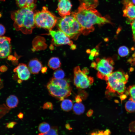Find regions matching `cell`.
<instances>
[{"instance_id": "1", "label": "cell", "mask_w": 135, "mask_h": 135, "mask_svg": "<svg viewBox=\"0 0 135 135\" xmlns=\"http://www.w3.org/2000/svg\"><path fill=\"white\" fill-rule=\"evenodd\" d=\"M81 4L77 10L72 13L83 28L82 34L87 35L94 30L95 24H103L110 22L107 18L103 16L95 8Z\"/></svg>"}, {"instance_id": "2", "label": "cell", "mask_w": 135, "mask_h": 135, "mask_svg": "<svg viewBox=\"0 0 135 135\" xmlns=\"http://www.w3.org/2000/svg\"><path fill=\"white\" fill-rule=\"evenodd\" d=\"M35 3L28 7L22 8L12 12L11 18L14 21V26L17 31L24 34H31L36 27L34 20Z\"/></svg>"}, {"instance_id": "3", "label": "cell", "mask_w": 135, "mask_h": 135, "mask_svg": "<svg viewBox=\"0 0 135 135\" xmlns=\"http://www.w3.org/2000/svg\"><path fill=\"white\" fill-rule=\"evenodd\" d=\"M128 78V74L123 71L119 70L112 72L105 79L107 84V90L110 92L122 94L126 91V84Z\"/></svg>"}, {"instance_id": "4", "label": "cell", "mask_w": 135, "mask_h": 135, "mask_svg": "<svg viewBox=\"0 0 135 135\" xmlns=\"http://www.w3.org/2000/svg\"><path fill=\"white\" fill-rule=\"evenodd\" d=\"M57 22L59 30L70 38L76 39L82 34L83 30L82 26L72 15L62 17Z\"/></svg>"}, {"instance_id": "5", "label": "cell", "mask_w": 135, "mask_h": 135, "mask_svg": "<svg viewBox=\"0 0 135 135\" xmlns=\"http://www.w3.org/2000/svg\"><path fill=\"white\" fill-rule=\"evenodd\" d=\"M46 88L51 96L62 101L71 94L69 84L64 79L51 78L47 84Z\"/></svg>"}, {"instance_id": "6", "label": "cell", "mask_w": 135, "mask_h": 135, "mask_svg": "<svg viewBox=\"0 0 135 135\" xmlns=\"http://www.w3.org/2000/svg\"><path fill=\"white\" fill-rule=\"evenodd\" d=\"M34 20L36 26L50 30L56 24L58 18L47 7L44 6L40 11L35 12Z\"/></svg>"}, {"instance_id": "7", "label": "cell", "mask_w": 135, "mask_h": 135, "mask_svg": "<svg viewBox=\"0 0 135 135\" xmlns=\"http://www.w3.org/2000/svg\"><path fill=\"white\" fill-rule=\"evenodd\" d=\"M96 63L94 62L93 68L98 71L97 76L99 78L105 80L106 77L111 74L114 69V62L111 58L96 59Z\"/></svg>"}, {"instance_id": "8", "label": "cell", "mask_w": 135, "mask_h": 135, "mask_svg": "<svg viewBox=\"0 0 135 135\" xmlns=\"http://www.w3.org/2000/svg\"><path fill=\"white\" fill-rule=\"evenodd\" d=\"M74 83L77 88H87L93 83V78L86 75L84 70L82 71L80 70L79 66H77L74 68Z\"/></svg>"}, {"instance_id": "9", "label": "cell", "mask_w": 135, "mask_h": 135, "mask_svg": "<svg viewBox=\"0 0 135 135\" xmlns=\"http://www.w3.org/2000/svg\"><path fill=\"white\" fill-rule=\"evenodd\" d=\"M50 34L51 36L54 44L56 46L68 44L72 45V42L64 33L59 30H49Z\"/></svg>"}, {"instance_id": "10", "label": "cell", "mask_w": 135, "mask_h": 135, "mask_svg": "<svg viewBox=\"0 0 135 135\" xmlns=\"http://www.w3.org/2000/svg\"><path fill=\"white\" fill-rule=\"evenodd\" d=\"M10 38L5 36H0V58H6L11 51Z\"/></svg>"}, {"instance_id": "11", "label": "cell", "mask_w": 135, "mask_h": 135, "mask_svg": "<svg viewBox=\"0 0 135 135\" xmlns=\"http://www.w3.org/2000/svg\"><path fill=\"white\" fill-rule=\"evenodd\" d=\"M14 72L17 74L19 79L22 81L27 80L30 77V72L28 67L25 64H19L14 70Z\"/></svg>"}, {"instance_id": "12", "label": "cell", "mask_w": 135, "mask_h": 135, "mask_svg": "<svg viewBox=\"0 0 135 135\" xmlns=\"http://www.w3.org/2000/svg\"><path fill=\"white\" fill-rule=\"evenodd\" d=\"M72 6L69 0H59L57 10L62 17L70 15Z\"/></svg>"}, {"instance_id": "13", "label": "cell", "mask_w": 135, "mask_h": 135, "mask_svg": "<svg viewBox=\"0 0 135 135\" xmlns=\"http://www.w3.org/2000/svg\"><path fill=\"white\" fill-rule=\"evenodd\" d=\"M124 5L123 16L131 20L135 19V5L125 0L123 1Z\"/></svg>"}, {"instance_id": "14", "label": "cell", "mask_w": 135, "mask_h": 135, "mask_svg": "<svg viewBox=\"0 0 135 135\" xmlns=\"http://www.w3.org/2000/svg\"><path fill=\"white\" fill-rule=\"evenodd\" d=\"M28 67L30 73L33 74H37L41 70L42 65L38 60L34 58L29 62Z\"/></svg>"}, {"instance_id": "15", "label": "cell", "mask_w": 135, "mask_h": 135, "mask_svg": "<svg viewBox=\"0 0 135 135\" xmlns=\"http://www.w3.org/2000/svg\"><path fill=\"white\" fill-rule=\"evenodd\" d=\"M18 100L15 95H11L6 98V102L7 106L10 108L16 107L18 103Z\"/></svg>"}, {"instance_id": "16", "label": "cell", "mask_w": 135, "mask_h": 135, "mask_svg": "<svg viewBox=\"0 0 135 135\" xmlns=\"http://www.w3.org/2000/svg\"><path fill=\"white\" fill-rule=\"evenodd\" d=\"M61 63L59 59L56 57H53L49 60L48 64V66L51 68L56 70L60 68Z\"/></svg>"}, {"instance_id": "17", "label": "cell", "mask_w": 135, "mask_h": 135, "mask_svg": "<svg viewBox=\"0 0 135 135\" xmlns=\"http://www.w3.org/2000/svg\"><path fill=\"white\" fill-rule=\"evenodd\" d=\"M73 106L72 101L68 99H64L62 100L60 104L61 108L66 111H68L71 110L73 107Z\"/></svg>"}, {"instance_id": "18", "label": "cell", "mask_w": 135, "mask_h": 135, "mask_svg": "<svg viewBox=\"0 0 135 135\" xmlns=\"http://www.w3.org/2000/svg\"><path fill=\"white\" fill-rule=\"evenodd\" d=\"M16 3L20 8H26L33 3L35 0H16Z\"/></svg>"}, {"instance_id": "19", "label": "cell", "mask_w": 135, "mask_h": 135, "mask_svg": "<svg viewBox=\"0 0 135 135\" xmlns=\"http://www.w3.org/2000/svg\"><path fill=\"white\" fill-rule=\"evenodd\" d=\"M126 110L129 112L135 111V102L130 98L126 103L125 105Z\"/></svg>"}, {"instance_id": "20", "label": "cell", "mask_w": 135, "mask_h": 135, "mask_svg": "<svg viewBox=\"0 0 135 135\" xmlns=\"http://www.w3.org/2000/svg\"><path fill=\"white\" fill-rule=\"evenodd\" d=\"M73 110L75 113L79 115L84 112V107L82 103L79 102L76 103L73 107Z\"/></svg>"}, {"instance_id": "21", "label": "cell", "mask_w": 135, "mask_h": 135, "mask_svg": "<svg viewBox=\"0 0 135 135\" xmlns=\"http://www.w3.org/2000/svg\"><path fill=\"white\" fill-rule=\"evenodd\" d=\"M50 125L46 122H42L39 125L38 129L39 131L42 133H45L48 132L50 129Z\"/></svg>"}, {"instance_id": "22", "label": "cell", "mask_w": 135, "mask_h": 135, "mask_svg": "<svg viewBox=\"0 0 135 135\" xmlns=\"http://www.w3.org/2000/svg\"><path fill=\"white\" fill-rule=\"evenodd\" d=\"M53 78L57 79H62L65 76V73L64 71L61 69L56 70L53 74Z\"/></svg>"}, {"instance_id": "23", "label": "cell", "mask_w": 135, "mask_h": 135, "mask_svg": "<svg viewBox=\"0 0 135 135\" xmlns=\"http://www.w3.org/2000/svg\"><path fill=\"white\" fill-rule=\"evenodd\" d=\"M10 109L4 104H0V118L8 113Z\"/></svg>"}, {"instance_id": "24", "label": "cell", "mask_w": 135, "mask_h": 135, "mask_svg": "<svg viewBox=\"0 0 135 135\" xmlns=\"http://www.w3.org/2000/svg\"><path fill=\"white\" fill-rule=\"evenodd\" d=\"M129 52L128 48L126 46H122L119 48L118 50V53L119 55L122 57L127 56Z\"/></svg>"}, {"instance_id": "25", "label": "cell", "mask_w": 135, "mask_h": 135, "mask_svg": "<svg viewBox=\"0 0 135 135\" xmlns=\"http://www.w3.org/2000/svg\"><path fill=\"white\" fill-rule=\"evenodd\" d=\"M58 128L57 126H52L50 130L45 133H40L38 135H58Z\"/></svg>"}, {"instance_id": "26", "label": "cell", "mask_w": 135, "mask_h": 135, "mask_svg": "<svg viewBox=\"0 0 135 135\" xmlns=\"http://www.w3.org/2000/svg\"><path fill=\"white\" fill-rule=\"evenodd\" d=\"M81 4H84L88 6L95 8L98 4V0H80Z\"/></svg>"}, {"instance_id": "27", "label": "cell", "mask_w": 135, "mask_h": 135, "mask_svg": "<svg viewBox=\"0 0 135 135\" xmlns=\"http://www.w3.org/2000/svg\"><path fill=\"white\" fill-rule=\"evenodd\" d=\"M128 92L130 98L135 102V85H131L128 88Z\"/></svg>"}, {"instance_id": "28", "label": "cell", "mask_w": 135, "mask_h": 135, "mask_svg": "<svg viewBox=\"0 0 135 135\" xmlns=\"http://www.w3.org/2000/svg\"><path fill=\"white\" fill-rule=\"evenodd\" d=\"M42 108L44 109L52 110L53 108V104L50 102H46L44 104Z\"/></svg>"}, {"instance_id": "29", "label": "cell", "mask_w": 135, "mask_h": 135, "mask_svg": "<svg viewBox=\"0 0 135 135\" xmlns=\"http://www.w3.org/2000/svg\"><path fill=\"white\" fill-rule=\"evenodd\" d=\"M90 52V54L89 56V58L91 60H93L95 56H96L98 54V52L95 48L92 50Z\"/></svg>"}, {"instance_id": "30", "label": "cell", "mask_w": 135, "mask_h": 135, "mask_svg": "<svg viewBox=\"0 0 135 135\" xmlns=\"http://www.w3.org/2000/svg\"><path fill=\"white\" fill-rule=\"evenodd\" d=\"M132 29V32L133 38L135 42V21L134 20L131 23Z\"/></svg>"}, {"instance_id": "31", "label": "cell", "mask_w": 135, "mask_h": 135, "mask_svg": "<svg viewBox=\"0 0 135 135\" xmlns=\"http://www.w3.org/2000/svg\"><path fill=\"white\" fill-rule=\"evenodd\" d=\"M17 124V123L14 122H12L6 124V127L8 128H12L14 126Z\"/></svg>"}, {"instance_id": "32", "label": "cell", "mask_w": 135, "mask_h": 135, "mask_svg": "<svg viewBox=\"0 0 135 135\" xmlns=\"http://www.w3.org/2000/svg\"><path fill=\"white\" fill-rule=\"evenodd\" d=\"M129 129L130 131L135 132V121L132 122L130 124Z\"/></svg>"}, {"instance_id": "33", "label": "cell", "mask_w": 135, "mask_h": 135, "mask_svg": "<svg viewBox=\"0 0 135 135\" xmlns=\"http://www.w3.org/2000/svg\"><path fill=\"white\" fill-rule=\"evenodd\" d=\"M5 28L4 26L0 24V36L3 35L5 32Z\"/></svg>"}, {"instance_id": "34", "label": "cell", "mask_w": 135, "mask_h": 135, "mask_svg": "<svg viewBox=\"0 0 135 135\" xmlns=\"http://www.w3.org/2000/svg\"><path fill=\"white\" fill-rule=\"evenodd\" d=\"M104 135H110L111 132L109 129H107L104 131Z\"/></svg>"}, {"instance_id": "35", "label": "cell", "mask_w": 135, "mask_h": 135, "mask_svg": "<svg viewBox=\"0 0 135 135\" xmlns=\"http://www.w3.org/2000/svg\"><path fill=\"white\" fill-rule=\"evenodd\" d=\"M7 70V68L5 66H2L0 68V71L2 72H5Z\"/></svg>"}, {"instance_id": "36", "label": "cell", "mask_w": 135, "mask_h": 135, "mask_svg": "<svg viewBox=\"0 0 135 135\" xmlns=\"http://www.w3.org/2000/svg\"><path fill=\"white\" fill-rule=\"evenodd\" d=\"M65 127L67 129L69 130H72V128L70 126V124H66L65 125Z\"/></svg>"}, {"instance_id": "37", "label": "cell", "mask_w": 135, "mask_h": 135, "mask_svg": "<svg viewBox=\"0 0 135 135\" xmlns=\"http://www.w3.org/2000/svg\"><path fill=\"white\" fill-rule=\"evenodd\" d=\"M76 100L77 103L80 102L81 101V99L80 96H77L76 98Z\"/></svg>"}, {"instance_id": "38", "label": "cell", "mask_w": 135, "mask_h": 135, "mask_svg": "<svg viewBox=\"0 0 135 135\" xmlns=\"http://www.w3.org/2000/svg\"><path fill=\"white\" fill-rule=\"evenodd\" d=\"M18 116L19 118L22 119L23 118V114L22 112H20L18 115Z\"/></svg>"}, {"instance_id": "39", "label": "cell", "mask_w": 135, "mask_h": 135, "mask_svg": "<svg viewBox=\"0 0 135 135\" xmlns=\"http://www.w3.org/2000/svg\"><path fill=\"white\" fill-rule=\"evenodd\" d=\"M98 135H104V131L102 130L98 131Z\"/></svg>"}, {"instance_id": "40", "label": "cell", "mask_w": 135, "mask_h": 135, "mask_svg": "<svg viewBox=\"0 0 135 135\" xmlns=\"http://www.w3.org/2000/svg\"><path fill=\"white\" fill-rule=\"evenodd\" d=\"M128 2H130L135 5V0H126Z\"/></svg>"}, {"instance_id": "41", "label": "cell", "mask_w": 135, "mask_h": 135, "mask_svg": "<svg viewBox=\"0 0 135 135\" xmlns=\"http://www.w3.org/2000/svg\"><path fill=\"white\" fill-rule=\"evenodd\" d=\"M89 135H98V132H94L91 133Z\"/></svg>"}, {"instance_id": "42", "label": "cell", "mask_w": 135, "mask_h": 135, "mask_svg": "<svg viewBox=\"0 0 135 135\" xmlns=\"http://www.w3.org/2000/svg\"><path fill=\"white\" fill-rule=\"evenodd\" d=\"M3 87L4 85L3 82L1 81L0 82V89L3 88Z\"/></svg>"}, {"instance_id": "43", "label": "cell", "mask_w": 135, "mask_h": 135, "mask_svg": "<svg viewBox=\"0 0 135 135\" xmlns=\"http://www.w3.org/2000/svg\"><path fill=\"white\" fill-rule=\"evenodd\" d=\"M41 70L42 72L43 73L45 72L46 70V68H42Z\"/></svg>"}, {"instance_id": "44", "label": "cell", "mask_w": 135, "mask_h": 135, "mask_svg": "<svg viewBox=\"0 0 135 135\" xmlns=\"http://www.w3.org/2000/svg\"><path fill=\"white\" fill-rule=\"evenodd\" d=\"M92 112H88L87 114V116H90L92 114Z\"/></svg>"}, {"instance_id": "45", "label": "cell", "mask_w": 135, "mask_h": 135, "mask_svg": "<svg viewBox=\"0 0 135 135\" xmlns=\"http://www.w3.org/2000/svg\"><path fill=\"white\" fill-rule=\"evenodd\" d=\"M22 80H20V79H18V81H17V82H18L19 83V84H20V83H21V82H22Z\"/></svg>"}, {"instance_id": "46", "label": "cell", "mask_w": 135, "mask_h": 135, "mask_svg": "<svg viewBox=\"0 0 135 135\" xmlns=\"http://www.w3.org/2000/svg\"><path fill=\"white\" fill-rule=\"evenodd\" d=\"M4 1V0H0V1Z\"/></svg>"}, {"instance_id": "47", "label": "cell", "mask_w": 135, "mask_h": 135, "mask_svg": "<svg viewBox=\"0 0 135 135\" xmlns=\"http://www.w3.org/2000/svg\"><path fill=\"white\" fill-rule=\"evenodd\" d=\"M1 79H0V82H1Z\"/></svg>"}, {"instance_id": "48", "label": "cell", "mask_w": 135, "mask_h": 135, "mask_svg": "<svg viewBox=\"0 0 135 135\" xmlns=\"http://www.w3.org/2000/svg\"><path fill=\"white\" fill-rule=\"evenodd\" d=\"M134 20V21H135V19Z\"/></svg>"}]
</instances>
